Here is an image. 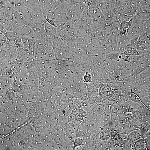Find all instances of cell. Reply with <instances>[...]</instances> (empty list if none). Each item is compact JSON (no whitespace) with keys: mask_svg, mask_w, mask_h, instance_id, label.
Wrapping results in <instances>:
<instances>
[{"mask_svg":"<svg viewBox=\"0 0 150 150\" xmlns=\"http://www.w3.org/2000/svg\"><path fill=\"white\" fill-rule=\"evenodd\" d=\"M27 21L29 26L36 23L46 22V15L36 13L22 6L13 7Z\"/></svg>","mask_w":150,"mask_h":150,"instance_id":"obj_1","label":"cell"},{"mask_svg":"<svg viewBox=\"0 0 150 150\" xmlns=\"http://www.w3.org/2000/svg\"><path fill=\"white\" fill-rule=\"evenodd\" d=\"M45 29L46 41L54 39L58 36L57 28L46 21L45 23Z\"/></svg>","mask_w":150,"mask_h":150,"instance_id":"obj_2","label":"cell"},{"mask_svg":"<svg viewBox=\"0 0 150 150\" xmlns=\"http://www.w3.org/2000/svg\"><path fill=\"white\" fill-rule=\"evenodd\" d=\"M45 23L35 24L30 27L34 32L37 39L46 41L45 29Z\"/></svg>","mask_w":150,"mask_h":150,"instance_id":"obj_3","label":"cell"},{"mask_svg":"<svg viewBox=\"0 0 150 150\" xmlns=\"http://www.w3.org/2000/svg\"><path fill=\"white\" fill-rule=\"evenodd\" d=\"M18 33L20 37L30 39L33 42L37 39L34 32L29 26L23 27Z\"/></svg>","mask_w":150,"mask_h":150,"instance_id":"obj_4","label":"cell"},{"mask_svg":"<svg viewBox=\"0 0 150 150\" xmlns=\"http://www.w3.org/2000/svg\"><path fill=\"white\" fill-rule=\"evenodd\" d=\"M112 133V131L110 128L102 129L100 133L99 137L102 140H108L111 138Z\"/></svg>","mask_w":150,"mask_h":150,"instance_id":"obj_5","label":"cell"},{"mask_svg":"<svg viewBox=\"0 0 150 150\" xmlns=\"http://www.w3.org/2000/svg\"><path fill=\"white\" fill-rule=\"evenodd\" d=\"M111 112L117 113L121 109V106L119 101L113 102L111 106Z\"/></svg>","mask_w":150,"mask_h":150,"instance_id":"obj_6","label":"cell"},{"mask_svg":"<svg viewBox=\"0 0 150 150\" xmlns=\"http://www.w3.org/2000/svg\"><path fill=\"white\" fill-rule=\"evenodd\" d=\"M127 139L130 141L132 144H133L138 140L135 130L131 132L128 135Z\"/></svg>","mask_w":150,"mask_h":150,"instance_id":"obj_7","label":"cell"},{"mask_svg":"<svg viewBox=\"0 0 150 150\" xmlns=\"http://www.w3.org/2000/svg\"><path fill=\"white\" fill-rule=\"evenodd\" d=\"M19 37L7 39L5 46L9 48H10L13 46L15 45Z\"/></svg>","mask_w":150,"mask_h":150,"instance_id":"obj_8","label":"cell"},{"mask_svg":"<svg viewBox=\"0 0 150 150\" xmlns=\"http://www.w3.org/2000/svg\"><path fill=\"white\" fill-rule=\"evenodd\" d=\"M7 39L19 37V33L18 32L7 31L5 34Z\"/></svg>","mask_w":150,"mask_h":150,"instance_id":"obj_9","label":"cell"},{"mask_svg":"<svg viewBox=\"0 0 150 150\" xmlns=\"http://www.w3.org/2000/svg\"><path fill=\"white\" fill-rule=\"evenodd\" d=\"M120 118V116L117 113H113L111 112L110 114V120L115 123H117Z\"/></svg>","mask_w":150,"mask_h":150,"instance_id":"obj_10","label":"cell"},{"mask_svg":"<svg viewBox=\"0 0 150 150\" xmlns=\"http://www.w3.org/2000/svg\"><path fill=\"white\" fill-rule=\"evenodd\" d=\"M123 150H132V144L131 142L126 139L124 140Z\"/></svg>","mask_w":150,"mask_h":150,"instance_id":"obj_11","label":"cell"},{"mask_svg":"<svg viewBox=\"0 0 150 150\" xmlns=\"http://www.w3.org/2000/svg\"><path fill=\"white\" fill-rule=\"evenodd\" d=\"M120 93L117 92L114 93L112 96L109 99V101L111 102H113L120 99Z\"/></svg>","mask_w":150,"mask_h":150,"instance_id":"obj_12","label":"cell"},{"mask_svg":"<svg viewBox=\"0 0 150 150\" xmlns=\"http://www.w3.org/2000/svg\"><path fill=\"white\" fill-rule=\"evenodd\" d=\"M1 47L5 46L7 41V38L4 34H1Z\"/></svg>","mask_w":150,"mask_h":150,"instance_id":"obj_13","label":"cell"},{"mask_svg":"<svg viewBox=\"0 0 150 150\" xmlns=\"http://www.w3.org/2000/svg\"><path fill=\"white\" fill-rule=\"evenodd\" d=\"M91 75L88 72H86L84 75L83 77L84 81L86 83L91 82Z\"/></svg>","mask_w":150,"mask_h":150,"instance_id":"obj_14","label":"cell"},{"mask_svg":"<svg viewBox=\"0 0 150 150\" xmlns=\"http://www.w3.org/2000/svg\"><path fill=\"white\" fill-rule=\"evenodd\" d=\"M7 31L6 29L1 24V30H0L1 34L5 35Z\"/></svg>","mask_w":150,"mask_h":150,"instance_id":"obj_15","label":"cell"},{"mask_svg":"<svg viewBox=\"0 0 150 150\" xmlns=\"http://www.w3.org/2000/svg\"><path fill=\"white\" fill-rule=\"evenodd\" d=\"M146 144H147L149 146V148H150V137L147 138V139L146 140Z\"/></svg>","mask_w":150,"mask_h":150,"instance_id":"obj_16","label":"cell"}]
</instances>
